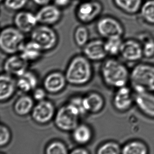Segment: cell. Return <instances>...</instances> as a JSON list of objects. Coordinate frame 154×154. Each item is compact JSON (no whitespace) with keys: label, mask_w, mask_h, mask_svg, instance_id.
Returning <instances> with one entry per match:
<instances>
[{"label":"cell","mask_w":154,"mask_h":154,"mask_svg":"<svg viewBox=\"0 0 154 154\" xmlns=\"http://www.w3.org/2000/svg\"><path fill=\"white\" fill-rule=\"evenodd\" d=\"M58 39L56 31L50 26L38 25L30 33V39L37 43L44 52L54 49Z\"/></svg>","instance_id":"cell-6"},{"label":"cell","mask_w":154,"mask_h":154,"mask_svg":"<svg viewBox=\"0 0 154 154\" xmlns=\"http://www.w3.org/2000/svg\"><path fill=\"white\" fill-rule=\"evenodd\" d=\"M29 63L20 54L11 55L4 61L3 70L10 75L19 77L27 71Z\"/></svg>","instance_id":"cell-10"},{"label":"cell","mask_w":154,"mask_h":154,"mask_svg":"<svg viewBox=\"0 0 154 154\" xmlns=\"http://www.w3.org/2000/svg\"><path fill=\"white\" fill-rule=\"evenodd\" d=\"M11 132L9 129L5 125L1 124L0 127V146H7L11 140Z\"/></svg>","instance_id":"cell-33"},{"label":"cell","mask_w":154,"mask_h":154,"mask_svg":"<svg viewBox=\"0 0 154 154\" xmlns=\"http://www.w3.org/2000/svg\"><path fill=\"white\" fill-rule=\"evenodd\" d=\"M81 112L70 102L59 108L54 118L57 128L64 131H72L79 124Z\"/></svg>","instance_id":"cell-5"},{"label":"cell","mask_w":154,"mask_h":154,"mask_svg":"<svg viewBox=\"0 0 154 154\" xmlns=\"http://www.w3.org/2000/svg\"><path fill=\"white\" fill-rule=\"evenodd\" d=\"M33 3L37 6L42 7L52 3V0H32Z\"/></svg>","instance_id":"cell-38"},{"label":"cell","mask_w":154,"mask_h":154,"mask_svg":"<svg viewBox=\"0 0 154 154\" xmlns=\"http://www.w3.org/2000/svg\"><path fill=\"white\" fill-rule=\"evenodd\" d=\"M29 0H4L3 5L8 10L18 12L23 10Z\"/></svg>","instance_id":"cell-31"},{"label":"cell","mask_w":154,"mask_h":154,"mask_svg":"<svg viewBox=\"0 0 154 154\" xmlns=\"http://www.w3.org/2000/svg\"><path fill=\"white\" fill-rule=\"evenodd\" d=\"M67 82L81 86L88 83L92 77L91 61L83 54L74 57L69 63L65 73Z\"/></svg>","instance_id":"cell-1"},{"label":"cell","mask_w":154,"mask_h":154,"mask_svg":"<svg viewBox=\"0 0 154 154\" xmlns=\"http://www.w3.org/2000/svg\"><path fill=\"white\" fill-rule=\"evenodd\" d=\"M103 10L102 4L98 0H86L82 1L77 7L75 16L82 24H90L99 17Z\"/></svg>","instance_id":"cell-7"},{"label":"cell","mask_w":154,"mask_h":154,"mask_svg":"<svg viewBox=\"0 0 154 154\" xmlns=\"http://www.w3.org/2000/svg\"><path fill=\"white\" fill-rule=\"evenodd\" d=\"M47 92L44 88L36 87L33 90V98L37 102L45 100Z\"/></svg>","instance_id":"cell-34"},{"label":"cell","mask_w":154,"mask_h":154,"mask_svg":"<svg viewBox=\"0 0 154 154\" xmlns=\"http://www.w3.org/2000/svg\"><path fill=\"white\" fill-rule=\"evenodd\" d=\"M82 98L80 96H75L72 98L69 101V102L73 104L79 109L82 116L87 113L84 108Z\"/></svg>","instance_id":"cell-35"},{"label":"cell","mask_w":154,"mask_h":154,"mask_svg":"<svg viewBox=\"0 0 154 154\" xmlns=\"http://www.w3.org/2000/svg\"><path fill=\"white\" fill-rule=\"evenodd\" d=\"M96 29L98 34L103 38L122 37L124 30L121 23L114 18L104 17L97 21Z\"/></svg>","instance_id":"cell-8"},{"label":"cell","mask_w":154,"mask_h":154,"mask_svg":"<svg viewBox=\"0 0 154 154\" xmlns=\"http://www.w3.org/2000/svg\"><path fill=\"white\" fill-rule=\"evenodd\" d=\"M67 82L65 74L54 72L48 75L44 79L43 86L48 93L57 94L63 91Z\"/></svg>","instance_id":"cell-15"},{"label":"cell","mask_w":154,"mask_h":154,"mask_svg":"<svg viewBox=\"0 0 154 154\" xmlns=\"http://www.w3.org/2000/svg\"><path fill=\"white\" fill-rule=\"evenodd\" d=\"M82 48L84 55L91 61H101L108 55L104 47V41L101 39L89 41Z\"/></svg>","instance_id":"cell-13"},{"label":"cell","mask_w":154,"mask_h":154,"mask_svg":"<svg viewBox=\"0 0 154 154\" xmlns=\"http://www.w3.org/2000/svg\"><path fill=\"white\" fill-rule=\"evenodd\" d=\"M134 102L139 109L145 115L154 118V94L148 91L136 92Z\"/></svg>","instance_id":"cell-17"},{"label":"cell","mask_w":154,"mask_h":154,"mask_svg":"<svg viewBox=\"0 0 154 154\" xmlns=\"http://www.w3.org/2000/svg\"><path fill=\"white\" fill-rule=\"evenodd\" d=\"M140 15L149 24H154V0H146L141 5Z\"/></svg>","instance_id":"cell-28"},{"label":"cell","mask_w":154,"mask_h":154,"mask_svg":"<svg viewBox=\"0 0 154 154\" xmlns=\"http://www.w3.org/2000/svg\"><path fill=\"white\" fill-rule=\"evenodd\" d=\"M72 0H52V3L61 9L68 7L71 4Z\"/></svg>","instance_id":"cell-36"},{"label":"cell","mask_w":154,"mask_h":154,"mask_svg":"<svg viewBox=\"0 0 154 154\" xmlns=\"http://www.w3.org/2000/svg\"><path fill=\"white\" fill-rule=\"evenodd\" d=\"M34 106L33 97L25 94L18 98L14 103L13 108L16 114L19 116H24L31 113Z\"/></svg>","instance_id":"cell-23"},{"label":"cell","mask_w":154,"mask_h":154,"mask_svg":"<svg viewBox=\"0 0 154 154\" xmlns=\"http://www.w3.org/2000/svg\"><path fill=\"white\" fill-rule=\"evenodd\" d=\"M17 89V81L14 76L6 73L2 74L0 77V100L6 101L10 99Z\"/></svg>","instance_id":"cell-18"},{"label":"cell","mask_w":154,"mask_h":154,"mask_svg":"<svg viewBox=\"0 0 154 154\" xmlns=\"http://www.w3.org/2000/svg\"><path fill=\"white\" fill-rule=\"evenodd\" d=\"M116 6L126 13L133 14L140 11L142 0H113Z\"/></svg>","instance_id":"cell-24"},{"label":"cell","mask_w":154,"mask_h":154,"mask_svg":"<svg viewBox=\"0 0 154 154\" xmlns=\"http://www.w3.org/2000/svg\"><path fill=\"white\" fill-rule=\"evenodd\" d=\"M17 80V89L23 93H28L33 91L37 86L38 78L36 75L31 71H27Z\"/></svg>","instance_id":"cell-20"},{"label":"cell","mask_w":154,"mask_h":154,"mask_svg":"<svg viewBox=\"0 0 154 154\" xmlns=\"http://www.w3.org/2000/svg\"><path fill=\"white\" fill-rule=\"evenodd\" d=\"M13 22L14 26L25 35L30 34L38 25L36 13L24 10L17 12Z\"/></svg>","instance_id":"cell-12"},{"label":"cell","mask_w":154,"mask_h":154,"mask_svg":"<svg viewBox=\"0 0 154 154\" xmlns=\"http://www.w3.org/2000/svg\"><path fill=\"white\" fill-rule=\"evenodd\" d=\"M90 34L89 30L85 26H79L75 29L74 34V39L77 46L83 48L89 40Z\"/></svg>","instance_id":"cell-27"},{"label":"cell","mask_w":154,"mask_h":154,"mask_svg":"<svg viewBox=\"0 0 154 154\" xmlns=\"http://www.w3.org/2000/svg\"><path fill=\"white\" fill-rule=\"evenodd\" d=\"M122 37H113L106 39L104 41V47L108 55L116 56L120 54L123 41Z\"/></svg>","instance_id":"cell-26"},{"label":"cell","mask_w":154,"mask_h":154,"mask_svg":"<svg viewBox=\"0 0 154 154\" xmlns=\"http://www.w3.org/2000/svg\"><path fill=\"white\" fill-rule=\"evenodd\" d=\"M56 112L54 103L45 99L38 102L34 106L31 113L34 121L38 124H45L54 119Z\"/></svg>","instance_id":"cell-9"},{"label":"cell","mask_w":154,"mask_h":154,"mask_svg":"<svg viewBox=\"0 0 154 154\" xmlns=\"http://www.w3.org/2000/svg\"><path fill=\"white\" fill-rule=\"evenodd\" d=\"M134 102L131 90L126 86L117 89L112 100L113 105L117 110L124 112L128 110Z\"/></svg>","instance_id":"cell-14"},{"label":"cell","mask_w":154,"mask_h":154,"mask_svg":"<svg viewBox=\"0 0 154 154\" xmlns=\"http://www.w3.org/2000/svg\"><path fill=\"white\" fill-rule=\"evenodd\" d=\"M41 47L35 41L30 39L26 41L20 54L29 62L39 59L44 53Z\"/></svg>","instance_id":"cell-22"},{"label":"cell","mask_w":154,"mask_h":154,"mask_svg":"<svg viewBox=\"0 0 154 154\" xmlns=\"http://www.w3.org/2000/svg\"><path fill=\"white\" fill-rule=\"evenodd\" d=\"M100 72L103 82L109 87L118 89L126 86L130 81V72L126 66L116 59L104 61Z\"/></svg>","instance_id":"cell-2"},{"label":"cell","mask_w":154,"mask_h":154,"mask_svg":"<svg viewBox=\"0 0 154 154\" xmlns=\"http://www.w3.org/2000/svg\"><path fill=\"white\" fill-rule=\"evenodd\" d=\"M79 1H86V0H79Z\"/></svg>","instance_id":"cell-40"},{"label":"cell","mask_w":154,"mask_h":154,"mask_svg":"<svg viewBox=\"0 0 154 154\" xmlns=\"http://www.w3.org/2000/svg\"><path fill=\"white\" fill-rule=\"evenodd\" d=\"M36 15L38 25L52 26L61 20L63 13L62 9L52 3L40 7Z\"/></svg>","instance_id":"cell-11"},{"label":"cell","mask_w":154,"mask_h":154,"mask_svg":"<svg viewBox=\"0 0 154 154\" xmlns=\"http://www.w3.org/2000/svg\"><path fill=\"white\" fill-rule=\"evenodd\" d=\"M143 56L150 58L154 56V38L149 36H144L141 38Z\"/></svg>","instance_id":"cell-32"},{"label":"cell","mask_w":154,"mask_h":154,"mask_svg":"<svg viewBox=\"0 0 154 154\" xmlns=\"http://www.w3.org/2000/svg\"><path fill=\"white\" fill-rule=\"evenodd\" d=\"M148 152L146 145L140 140L130 141L122 148V153L123 154H146Z\"/></svg>","instance_id":"cell-25"},{"label":"cell","mask_w":154,"mask_h":154,"mask_svg":"<svg viewBox=\"0 0 154 154\" xmlns=\"http://www.w3.org/2000/svg\"><path fill=\"white\" fill-rule=\"evenodd\" d=\"M70 153L71 154H89V152L86 149L79 147L72 149Z\"/></svg>","instance_id":"cell-37"},{"label":"cell","mask_w":154,"mask_h":154,"mask_svg":"<svg viewBox=\"0 0 154 154\" xmlns=\"http://www.w3.org/2000/svg\"><path fill=\"white\" fill-rule=\"evenodd\" d=\"M98 154H119L122 153V148L117 142L108 141L101 145L97 149Z\"/></svg>","instance_id":"cell-29"},{"label":"cell","mask_w":154,"mask_h":154,"mask_svg":"<svg viewBox=\"0 0 154 154\" xmlns=\"http://www.w3.org/2000/svg\"><path fill=\"white\" fill-rule=\"evenodd\" d=\"M68 149L64 143L59 140H55L47 146L45 153L47 154H66Z\"/></svg>","instance_id":"cell-30"},{"label":"cell","mask_w":154,"mask_h":154,"mask_svg":"<svg viewBox=\"0 0 154 154\" xmlns=\"http://www.w3.org/2000/svg\"><path fill=\"white\" fill-rule=\"evenodd\" d=\"M120 54L126 61H138L143 56L142 45L139 42L133 39L123 41Z\"/></svg>","instance_id":"cell-16"},{"label":"cell","mask_w":154,"mask_h":154,"mask_svg":"<svg viewBox=\"0 0 154 154\" xmlns=\"http://www.w3.org/2000/svg\"><path fill=\"white\" fill-rule=\"evenodd\" d=\"M82 101L84 108L87 113H98L104 107V99L97 92H91L83 97Z\"/></svg>","instance_id":"cell-19"},{"label":"cell","mask_w":154,"mask_h":154,"mask_svg":"<svg viewBox=\"0 0 154 154\" xmlns=\"http://www.w3.org/2000/svg\"><path fill=\"white\" fill-rule=\"evenodd\" d=\"M4 1V0H1V2L2 3V2H3Z\"/></svg>","instance_id":"cell-39"},{"label":"cell","mask_w":154,"mask_h":154,"mask_svg":"<svg viewBox=\"0 0 154 154\" xmlns=\"http://www.w3.org/2000/svg\"><path fill=\"white\" fill-rule=\"evenodd\" d=\"M72 132V138L76 144L82 146L91 141L93 132L90 126L84 123H80Z\"/></svg>","instance_id":"cell-21"},{"label":"cell","mask_w":154,"mask_h":154,"mask_svg":"<svg viewBox=\"0 0 154 154\" xmlns=\"http://www.w3.org/2000/svg\"><path fill=\"white\" fill-rule=\"evenodd\" d=\"M130 81L135 92H154V66L140 63L133 67Z\"/></svg>","instance_id":"cell-3"},{"label":"cell","mask_w":154,"mask_h":154,"mask_svg":"<svg viewBox=\"0 0 154 154\" xmlns=\"http://www.w3.org/2000/svg\"><path fill=\"white\" fill-rule=\"evenodd\" d=\"M26 42L25 34L15 26L4 28L1 32L0 48L6 54H20Z\"/></svg>","instance_id":"cell-4"}]
</instances>
